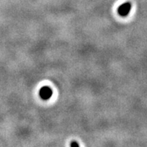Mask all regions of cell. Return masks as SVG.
Listing matches in <instances>:
<instances>
[{"label":"cell","instance_id":"obj_2","mask_svg":"<svg viewBox=\"0 0 147 147\" xmlns=\"http://www.w3.org/2000/svg\"><path fill=\"white\" fill-rule=\"evenodd\" d=\"M39 95L41 97V98H43L44 100H48L51 98L53 95V91L52 89L49 86H43L41 89H40V92H39Z\"/></svg>","mask_w":147,"mask_h":147},{"label":"cell","instance_id":"obj_3","mask_svg":"<svg viewBox=\"0 0 147 147\" xmlns=\"http://www.w3.org/2000/svg\"><path fill=\"white\" fill-rule=\"evenodd\" d=\"M71 146H79V143H77L76 141H73L71 143Z\"/></svg>","mask_w":147,"mask_h":147},{"label":"cell","instance_id":"obj_1","mask_svg":"<svg viewBox=\"0 0 147 147\" xmlns=\"http://www.w3.org/2000/svg\"><path fill=\"white\" fill-rule=\"evenodd\" d=\"M131 8V2H125L124 4H122V5H120L118 8V13L119 15L122 17H125L129 14Z\"/></svg>","mask_w":147,"mask_h":147}]
</instances>
